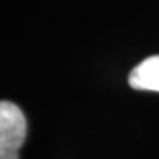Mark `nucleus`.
I'll return each instance as SVG.
<instances>
[{"label":"nucleus","instance_id":"obj_1","mask_svg":"<svg viewBox=\"0 0 159 159\" xmlns=\"http://www.w3.org/2000/svg\"><path fill=\"white\" fill-rule=\"evenodd\" d=\"M26 138L23 111L10 101L0 102V159H20L18 151Z\"/></svg>","mask_w":159,"mask_h":159},{"label":"nucleus","instance_id":"obj_2","mask_svg":"<svg viewBox=\"0 0 159 159\" xmlns=\"http://www.w3.org/2000/svg\"><path fill=\"white\" fill-rule=\"evenodd\" d=\"M128 84L138 91L159 93V55H151L130 71Z\"/></svg>","mask_w":159,"mask_h":159}]
</instances>
